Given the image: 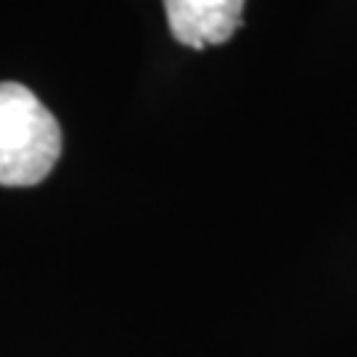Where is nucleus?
Wrapping results in <instances>:
<instances>
[{"instance_id":"obj_1","label":"nucleus","mask_w":357,"mask_h":357,"mask_svg":"<svg viewBox=\"0 0 357 357\" xmlns=\"http://www.w3.org/2000/svg\"><path fill=\"white\" fill-rule=\"evenodd\" d=\"M59 156L61 128L56 116L22 82H0V185H38Z\"/></svg>"},{"instance_id":"obj_2","label":"nucleus","mask_w":357,"mask_h":357,"mask_svg":"<svg viewBox=\"0 0 357 357\" xmlns=\"http://www.w3.org/2000/svg\"><path fill=\"white\" fill-rule=\"evenodd\" d=\"M246 0H165L167 24L180 45L202 51L222 45L241 26Z\"/></svg>"}]
</instances>
